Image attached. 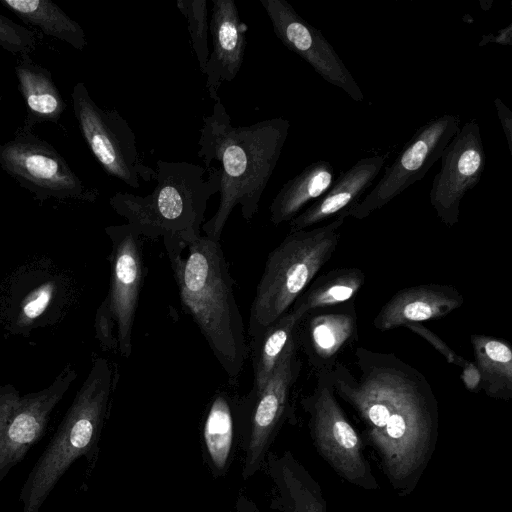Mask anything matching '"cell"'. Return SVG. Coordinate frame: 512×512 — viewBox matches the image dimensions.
<instances>
[{
  "label": "cell",
  "mask_w": 512,
  "mask_h": 512,
  "mask_svg": "<svg viewBox=\"0 0 512 512\" xmlns=\"http://www.w3.org/2000/svg\"><path fill=\"white\" fill-rule=\"evenodd\" d=\"M355 370L337 362L328 377L334 392L365 425L391 485L409 493L428 463L439 427L432 386L393 353L357 347Z\"/></svg>",
  "instance_id": "obj_1"
},
{
  "label": "cell",
  "mask_w": 512,
  "mask_h": 512,
  "mask_svg": "<svg viewBox=\"0 0 512 512\" xmlns=\"http://www.w3.org/2000/svg\"><path fill=\"white\" fill-rule=\"evenodd\" d=\"M289 128L290 122L281 117L248 126L233 125L221 99L214 103L212 113L203 117L198 157L205 169L214 162L220 165L215 167L220 176V201L215 214L202 225L205 236L220 240L237 205L246 221L255 216Z\"/></svg>",
  "instance_id": "obj_2"
},
{
  "label": "cell",
  "mask_w": 512,
  "mask_h": 512,
  "mask_svg": "<svg viewBox=\"0 0 512 512\" xmlns=\"http://www.w3.org/2000/svg\"><path fill=\"white\" fill-rule=\"evenodd\" d=\"M163 242L182 305L229 382L236 384L249 347L220 240L200 235L189 244L172 239Z\"/></svg>",
  "instance_id": "obj_3"
},
{
  "label": "cell",
  "mask_w": 512,
  "mask_h": 512,
  "mask_svg": "<svg viewBox=\"0 0 512 512\" xmlns=\"http://www.w3.org/2000/svg\"><path fill=\"white\" fill-rule=\"evenodd\" d=\"M155 171L151 193L117 192L109 204L141 237L189 244L201 235L207 203L219 192V172L215 167L205 170L187 161L161 159Z\"/></svg>",
  "instance_id": "obj_4"
},
{
  "label": "cell",
  "mask_w": 512,
  "mask_h": 512,
  "mask_svg": "<svg viewBox=\"0 0 512 512\" xmlns=\"http://www.w3.org/2000/svg\"><path fill=\"white\" fill-rule=\"evenodd\" d=\"M111 389L110 363L99 357L28 474L19 495L21 512H39L68 468L97 447Z\"/></svg>",
  "instance_id": "obj_5"
},
{
  "label": "cell",
  "mask_w": 512,
  "mask_h": 512,
  "mask_svg": "<svg viewBox=\"0 0 512 512\" xmlns=\"http://www.w3.org/2000/svg\"><path fill=\"white\" fill-rule=\"evenodd\" d=\"M345 219L340 215L323 226L289 232L270 252L250 308L249 338L290 310L331 259Z\"/></svg>",
  "instance_id": "obj_6"
},
{
  "label": "cell",
  "mask_w": 512,
  "mask_h": 512,
  "mask_svg": "<svg viewBox=\"0 0 512 512\" xmlns=\"http://www.w3.org/2000/svg\"><path fill=\"white\" fill-rule=\"evenodd\" d=\"M313 443L342 479L366 490L379 488L363 452V442L336 399L327 371L317 372L312 393L303 399Z\"/></svg>",
  "instance_id": "obj_7"
},
{
  "label": "cell",
  "mask_w": 512,
  "mask_h": 512,
  "mask_svg": "<svg viewBox=\"0 0 512 512\" xmlns=\"http://www.w3.org/2000/svg\"><path fill=\"white\" fill-rule=\"evenodd\" d=\"M71 100L82 137L108 175L135 189L154 180L155 169L143 162L132 128L116 109L96 104L82 81L74 85Z\"/></svg>",
  "instance_id": "obj_8"
},
{
  "label": "cell",
  "mask_w": 512,
  "mask_h": 512,
  "mask_svg": "<svg viewBox=\"0 0 512 512\" xmlns=\"http://www.w3.org/2000/svg\"><path fill=\"white\" fill-rule=\"evenodd\" d=\"M0 167L39 201L54 198L95 202L99 195L97 189L84 184L50 143L22 126L0 145Z\"/></svg>",
  "instance_id": "obj_9"
},
{
  "label": "cell",
  "mask_w": 512,
  "mask_h": 512,
  "mask_svg": "<svg viewBox=\"0 0 512 512\" xmlns=\"http://www.w3.org/2000/svg\"><path fill=\"white\" fill-rule=\"evenodd\" d=\"M459 123L458 115L446 113L421 126L375 186L348 213V217L362 220L370 216L424 178L458 132Z\"/></svg>",
  "instance_id": "obj_10"
},
{
  "label": "cell",
  "mask_w": 512,
  "mask_h": 512,
  "mask_svg": "<svg viewBox=\"0 0 512 512\" xmlns=\"http://www.w3.org/2000/svg\"><path fill=\"white\" fill-rule=\"evenodd\" d=\"M75 378L76 372L68 369L41 391L0 395V482L42 438L53 409Z\"/></svg>",
  "instance_id": "obj_11"
},
{
  "label": "cell",
  "mask_w": 512,
  "mask_h": 512,
  "mask_svg": "<svg viewBox=\"0 0 512 512\" xmlns=\"http://www.w3.org/2000/svg\"><path fill=\"white\" fill-rule=\"evenodd\" d=\"M429 193L431 206L447 227L459 221L464 196L481 180L486 154L479 123L467 121L445 147Z\"/></svg>",
  "instance_id": "obj_12"
},
{
  "label": "cell",
  "mask_w": 512,
  "mask_h": 512,
  "mask_svg": "<svg viewBox=\"0 0 512 512\" xmlns=\"http://www.w3.org/2000/svg\"><path fill=\"white\" fill-rule=\"evenodd\" d=\"M281 43L304 59L326 82L356 102L364 99L360 86L322 32L301 17L286 0H260Z\"/></svg>",
  "instance_id": "obj_13"
},
{
  "label": "cell",
  "mask_w": 512,
  "mask_h": 512,
  "mask_svg": "<svg viewBox=\"0 0 512 512\" xmlns=\"http://www.w3.org/2000/svg\"><path fill=\"white\" fill-rule=\"evenodd\" d=\"M105 230L112 242L110 287L105 299L116 322L118 351L128 358L144 278L141 236L127 223Z\"/></svg>",
  "instance_id": "obj_14"
},
{
  "label": "cell",
  "mask_w": 512,
  "mask_h": 512,
  "mask_svg": "<svg viewBox=\"0 0 512 512\" xmlns=\"http://www.w3.org/2000/svg\"><path fill=\"white\" fill-rule=\"evenodd\" d=\"M296 348L285 354L266 384L258 391L251 390L247 397L252 408L251 432L243 469L245 478L257 469L287 412L290 393L301 370Z\"/></svg>",
  "instance_id": "obj_15"
},
{
  "label": "cell",
  "mask_w": 512,
  "mask_h": 512,
  "mask_svg": "<svg viewBox=\"0 0 512 512\" xmlns=\"http://www.w3.org/2000/svg\"><path fill=\"white\" fill-rule=\"evenodd\" d=\"M209 30L212 52L202 71L211 99L220 100L219 88L237 76L245 56L247 26L241 21L234 0H212Z\"/></svg>",
  "instance_id": "obj_16"
},
{
  "label": "cell",
  "mask_w": 512,
  "mask_h": 512,
  "mask_svg": "<svg viewBox=\"0 0 512 512\" xmlns=\"http://www.w3.org/2000/svg\"><path fill=\"white\" fill-rule=\"evenodd\" d=\"M463 295L452 285L421 284L397 291L380 309L373 325L380 331L441 319L461 307Z\"/></svg>",
  "instance_id": "obj_17"
},
{
  "label": "cell",
  "mask_w": 512,
  "mask_h": 512,
  "mask_svg": "<svg viewBox=\"0 0 512 512\" xmlns=\"http://www.w3.org/2000/svg\"><path fill=\"white\" fill-rule=\"evenodd\" d=\"M385 164V157L359 159L338 176L330 188L289 222L290 232L304 230L337 216L348 217L363 194L372 186Z\"/></svg>",
  "instance_id": "obj_18"
},
{
  "label": "cell",
  "mask_w": 512,
  "mask_h": 512,
  "mask_svg": "<svg viewBox=\"0 0 512 512\" xmlns=\"http://www.w3.org/2000/svg\"><path fill=\"white\" fill-rule=\"evenodd\" d=\"M14 72L27 112L22 127L33 130L41 123H58L67 104L51 72L30 55L17 58Z\"/></svg>",
  "instance_id": "obj_19"
},
{
  "label": "cell",
  "mask_w": 512,
  "mask_h": 512,
  "mask_svg": "<svg viewBox=\"0 0 512 512\" xmlns=\"http://www.w3.org/2000/svg\"><path fill=\"white\" fill-rule=\"evenodd\" d=\"M357 338V318L354 309L319 314L309 319L302 343L317 372L329 371L339 354Z\"/></svg>",
  "instance_id": "obj_20"
},
{
  "label": "cell",
  "mask_w": 512,
  "mask_h": 512,
  "mask_svg": "<svg viewBox=\"0 0 512 512\" xmlns=\"http://www.w3.org/2000/svg\"><path fill=\"white\" fill-rule=\"evenodd\" d=\"M335 173L332 164L317 160L288 180L273 198L270 221L279 226L290 222L305 206L321 197L333 184Z\"/></svg>",
  "instance_id": "obj_21"
},
{
  "label": "cell",
  "mask_w": 512,
  "mask_h": 512,
  "mask_svg": "<svg viewBox=\"0 0 512 512\" xmlns=\"http://www.w3.org/2000/svg\"><path fill=\"white\" fill-rule=\"evenodd\" d=\"M270 473L284 512H328L319 483L290 452L271 461Z\"/></svg>",
  "instance_id": "obj_22"
},
{
  "label": "cell",
  "mask_w": 512,
  "mask_h": 512,
  "mask_svg": "<svg viewBox=\"0 0 512 512\" xmlns=\"http://www.w3.org/2000/svg\"><path fill=\"white\" fill-rule=\"evenodd\" d=\"M300 320L291 310L284 313L248 344L253 367V386L260 390L269 380L280 360L297 347Z\"/></svg>",
  "instance_id": "obj_23"
},
{
  "label": "cell",
  "mask_w": 512,
  "mask_h": 512,
  "mask_svg": "<svg viewBox=\"0 0 512 512\" xmlns=\"http://www.w3.org/2000/svg\"><path fill=\"white\" fill-rule=\"evenodd\" d=\"M22 22L39 28L45 35L82 51L87 45L85 31L62 8L50 0H0Z\"/></svg>",
  "instance_id": "obj_24"
},
{
  "label": "cell",
  "mask_w": 512,
  "mask_h": 512,
  "mask_svg": "<svg viewBox=\"0 0 512 512\" xmlns=\"http://www.w3.org/2000/svg\"><path fill=\"white\" fill-rule=\"evenodd\" d=\"M364 282L365 274L359 268L333 269L313 280L290 310L303 320L312 311L351 300L360 291Z\"/></svg>",
  "instance_id": "obj_25"
},
{
  "label": "cell",
  "mask_w": 512,
  "mask_h": 512,
  "mask_svg": "<svg viewBox=\"0 0 512 512\" xmlns=\"http://www.w3.org/2000/svg\"><path fill=\"white\" fill-rule=\"evenodd\" d=\"M475 364L481 376V390L491 398H512V350L508 342L483 334L470 337Z\"/></svg>",
  "instance_id": "obj_26"
},
{
  "label": "cell",
  "mask_w": 512,
  "mask_h": 512,
  "mask_svg": "<svg viewBox=\"0 0 512 512\" xmlns=\"http://www.w3.org/2000/svg\"><path fill=\"white\" fill-rule=\"evenodd\" d=\"M234 432L232 401L224 391L212 399L203 427L208 454L217 469H223L229 458Z\"/></svg>",
  "instance_id": "obj_27"
},
{
  "label": "cell",
  "mask_w": 512,
  "mask_h": 512,
  "mask_svg": "<svg viewBox=\"0 0 512 512\" xmlns=\"http://www.w3.org/2000/svg\"><path fill=\"white\" fill-rule=\"evenodd\" d=\"M177 8L184 15L188 24L191 45L201 71L208 58V9L206 0H177Z\"/></svg>",
  "instance_id": "obj_28"
},
{
  "label": "cell",
  "mask_w": 512,
  "mask_h": 512,
  "mask_svg": "<svg viewBox=\"0 0 512 512\" xmlns=\"http://www.w3.org/2000/svg\"><path fill=\"white\" fill-rule=\"evenodd\" d=\"M35 34L27 27L0 14V47L14 56L30 55L36 48Z\"/></svg>",
  "instance_id": "obj_29"
},
{
  "label": "cell",
  "mask_w": 512,
  "mask_h": 512,
  "mask_svg": "<svg viewBox=\"0 0 512 512\" xmlns=\"http://www.w3.org/2000/svg\"><path fill=\"white\" fill-rule=\"evenodd\" d=\"M55 288L54 282H46L32 290L20 305L17 324L28 325L40 317L51 303Z\"/></svg>",
  "instance_id": "obj_30"
},
{
  "label": "cell",
  "mask_w": 512,
  "mask_h": 512,
  "mask_svg": "<svg viewBox=\"0 0 512 512\" xmlns=\"http://www.w3.org/2000/svg\"><path fill=\"white\" fill-rule=\"evenodd\" d=\"M95 333L104 350H118L117 326L106 299L102 301L96 312Z\"/></svg>",
  "instance_id": "obj_31"
},
{
  "label": "cell",
  "mask_w": 512,
  "mask_h": 512,
  "mask_svg": "<svg viewBox=\"0 0 512 512\" xmlns=\"http://www.w3.org/2000/svg\"><path fill=\"white\" fill-rule=\"evenodd\" d=\"M411 331L428 341L450 363L463 368L469 361L456 354L442 339L420 323L406 326Z\"/></svg>",
  "instance_id": "obj_32"
},
{
  "label": "cell",
  "mask_w": 512,
  "mask_h": 512,
  "mask_svg": "<svg viewBox=\"0 0 512 512\" xmlns=\"http://www.w3.org/2000/svg\"><path fill=\"white\" fill-rule=\"evenodd\" d=\"M494 104L506 137L508 149L512 154V112L499 98L494 100Z\"/></svg>",
  "instance_id": "obj_33"
},
{
  "label": "cell",
  "mask_w": 512,
  "mask_h": 512,
  "mask_svg": "<svg viewBox=\"0 0 512 512\" xmlns=\"http://www.w3.org/2000/svg\"><path fill=\"white\" fill-rule=\"evenodd\" d=\"M460 377L465 388L470 392H479L481 390V376L475 363L469 361L462 368Z\"/></svg>",
  "instance_id": "obj_34"
},
{
  "label": "cell",
  "mask_w": 512,
  "mask_h": 512,
  "mask_svg": "<svg viewBox=\"0 0 512 512\" xmlns=\"http://www.w3.org/2000/svg\"><path fill=\"white\" fill-rule=\"evenodd\" d=\"M512 24H509L506 28L500 30L496 35L495 34H489V35H483L481 42L479 43L480 46H483L487 43H500L503 45H511L512 43Z\"/></svg>",
  "instance_id": "obj_35"
},
{
  "label": "cell",
  "mask_w": 512,
  "mask_h": 512,
  "mask_svg": "<svg viewBox=\"0 0 512 512\" xmlns=\"http://www.w3.org/2000/svg\"><path fill=\"white\" fill-rule=\"evenodd\" d=\"M1 100H2V94H1V92H0V101H1Z\"/></svg>",
  "instance_id": "obj_36"
}]
</instances>
